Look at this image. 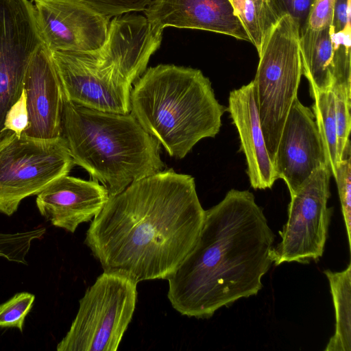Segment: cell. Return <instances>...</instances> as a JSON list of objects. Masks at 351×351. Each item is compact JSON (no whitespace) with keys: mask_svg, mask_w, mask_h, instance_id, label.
<instances>
[{"mask_svg":"<svg viewBox=\"0 0 351 351\" xmlns=\"http://www.w3.org/2000/svg\"><path fill=\"white\" fill-rule=\"evenodd\" d=\"M204 213L194 178L162 170L110 197L84 243L104 271L167 280L194 247Z\"/></svg>","mask_w":351,"mask_h":351,"instance_id":"6da1fadb","label":"cell"},{"mask_svg":"<svg viewBox=\"0 0 351 351\" xmlns=\"http://www.w3.org/2000/svg\"><path fill=\"white\" fill-rule=\"evenodd\" d=\"M274 237L254 194L230 190L205 210L194 247L167 279L173 308L182 315L209 318L223 306L256 295L273 263Z\"/></svg>","mask_w":351,"mask_h":351,"instance_id":"7a4b0ae2","label":"cell"},{"mask_svg":"<svg viewBox=\"0 0 351 351\" xmlns=\"http://www.w3.org/2000/svg\"><path fill=\"white\" fill-rule=\"evenodd\" d=\"M130 100L141 126L177 158L200 140L215 137L227 110L200 70L175 64L146 69L135 81Z\"/></svg>","mask_w":351,"mask_h":351,"instance_id":"3957f363","label":"cell"},{"mask_svg":"<svg viewBox=\"0 0 351 351\" xmlns=\"http://www.w3.org/2000/svg\"><path fill=\"white\" fill-rule=\"evenodd\" d=\"M62 136L74 164L101 182L110 197L165 167L160 143L131 112L99 111L64 99Z\"/></svg>","mask_w":351,"mask_h":351,"instance_id":"277c9868","label":"cell"},{"mask_svg":"<svg viewBox=\"0 0 351 351\" xmlns=\"http://www.w3.org/2000/svg\"><path fill=\"white\" fill-rule=\"evenodd\" d=\"M299 38L295 21L289 16L280 18L262 45L252 81L261 125L272 163L291 106L298 97L302 75Z\"/></svg>","mask_w":351,"mask_h":351,"instance_id":"5b68a950","label":"cell"},{"mask_svg":"<svg viewBox=\"0 0 351 351\" xmlns=\"http://www.w3.org/2000/svg\"><path fill=\"white\" fill-rule=\"evenodd\" d=\"M137 282L104 271L80 300L77 315L58 351H117L134 313Z\"/></svg>","mask_w":351,"mask_h":351,"instance_id":"8992f818","label":"cell"},{"mask_svg":"<svg viewBox=\"0 0 351 351\" xmlns=\"http://www.w3.org/2000/svg\"><path fill=\"white\" fill-rule=\"evenodd\" d=\"M74 165L62 136L46 140L4 131L0 136V213L12 215L23 199L37 195Z\"/></svg>","mask_w":351,"mask_h":351,"instance_id":"52a82bcc","label":"cell"},{"mask_svg":"<svg viewBox=\"0 0 351 351\" xmlns=\"http://www.w3.org/2000/svg\"><path fill=\"white\" fill-rule=\"evenodd\" d=\"M331 176L326 165L321 166L290 195L288 220L279 231L281 241L269 253L276 266L316 262L322 256L331 216L327 207Z\"/></svg>","mask_w":351,"mask_h":351,"instance_id":"ba28073f","label":"cell"},{"mask_svg":"<svg viewBox=\"0 0 351 351\" xmlns=\"http://www.w3.org/2000/svg\"><path fill=\"white\" fill-rule=\"evenodd\" d=\"M43 44L51 51L85 52L106 41L112 18L75 0H30Z\"/></svg>","mask_w":351,"mask_h":351,"instance_id":"9c48e42d","label":"cell"},{"mask_svg":"<svg viewBox=\"0 0 351 351\" xmlns=\"http://www.w3.org/2000/svg\"><path fill=\"white\" fill-rule=\"evenodd\" d=\"M273 165L277 179L285 181L290 195L316 169L326 165L314 114L298 97L285 121Z\"/></svg>","mask_w":351,"mask_h":351,"instance_id":"30bf717a","label":"cell"},{"mask_svg":"<svg viewBox=\"0 0 351 351\" xmlns=\"http://www.w3.org/2000/svg\"><path fill=\"white\" fill-rule=\"evenodd\" d=\"M23 89L29 125L22 134L46 140L62 136L65 97L51 51L44 44L38 47L29 64Z\"/></svg>","mask_w":351,"mask_h":351,"instance_id":"8fae6325","label":"cell"},{"mask_svg":"<svg viewBox=\"0 0 351 351\" xmlns=\"http://www.w3.org/2000/svg\"><path fill=\"white\" fill-rule=\"evenodd\" d=\"M110 198L97 180L63 175L51 181L36 199L40 215L56 227L73 233L79 225L92 221Z\"/></svg>","mask_w":351,"mask_h":351,"instance_id":"7c38bea8","label":"cell"},{"mask_svg":"<svg viewBox=\"0 0 351 351\" xmlns=\"http://www.w3.org/2000/svg\"><path fill=\"white\" fill-rule=\"evenodd\" d=\"M143 12L154 28L202 29L250 42L229 0H152Z\"/></svg>","mask_w":351,"mask_h":351,"instance_id":"4fadbf2b","label":"cell"},{"mask_svg":"<svg viewBox=\"0 0 351 351\" xmlns=\"http://www.w3.org/2000/svg\"><path fill=\"white\" fill-rule=\"evenodd\" d=\"M227 110L239 132L252 187L271 189L277 178L261 125L252 81L230 93Z\"/></svg>","mask_w":351,"mask_h":351,"instance_id":"5bb4252c","label":"cell"},{"mask_svg":"<svg viewBox=\"0 0 351 351\" xmlns=\"http://www.w3.org/2000/svg\"><path fill=\"white\" fill-rule=\"evenodd\" d=\"M302 75L309 82V92L332 88V43L331 27L319 32L304 30L299 38Z\"/></svg>","mask_w":351,"mask_h":351,"instance_id":"9a60e30c","label":"cell"},{"mask_svg":"<svg viewBox=\"0 0 351 351\" xmlns=\"http://www.w3.org/2000/svg\"><path fill=\"white\" fill-rule=\"evenodd\" d=\"M335 311V332L325 351L351 350V263L341 271L326 269Z\"/></svg>","mask_w":351,"mask_h":351,"instance_id":"2e32d148","label":"cell"},{"mask_svg":"<svg viewBox=\"0 0 351 351\" xmlns=\"http://www.w3.org/2000/svg\"><path fill=\"white\" fill-rule=\"evenodd\" d=\"M311 97L314 99L313 112L322 143L326 165L335 177L340 159L333 92L330 88L315 92Z\"/></svg>","mask_w":351,"mask_h":351,"instance_id":"e0dca14e","label":"cell"},{"mask_svg":"<svg viewBox=\"0 0 351 351\" xmlns=\"http://www.w3.org/2000/svg\"><path fill=\"white\" fill-rule=\"evenodd\" d=\"M258 54L270 31L278 22L268 0H229Z\"/></svg>","mask_w":351,"mask_h":351,"instance_id":"ac0fdd59","label":"cell"},{"mask_svg":"<svg viewBox=\"0 0 351 351\" xmlns=\"http://www.w3.org/2000/svg\"><path fill=\"white\" fill-rule=\"evenodd\" d=\"M331 89L334 95L337 149L341 161L350 156L349 136L351 129V85H336Z\"/></svg>","mask_w":351,"mask_h":351,"instance_id":"d6986e66","label":"cell"},{"mask_svg":"<svg viewBox=\"0 0 351 351\" xmlns=\"http://www.w3.org/2000/svg\"><path fill=\"white\" fill-rule=\"evenodd\" d=\"M350 35V23L344 29L337 32H334L331 29L332 86L340 84L351 85Z\"/></svg>","mask_w":351,"mask_h":351,"instance_id":"ffe728a7","label":"cell"},{"mask_svg":"<svg viewBox=\"0 0 351 351\" xmlns=\"http://www.w3.org/2000/svg\"><path fill=\"white\" fill-rule=\"evenodd\" d=\"M35 295L21 292L0 304V327L16 328L23 332L26 316L32 308Z\"/></svg>","mask_w":351,"mask_h":351,"instance_id":"44dd1931","label":"cell"},{"mask_svg":"<svg viewBox=\"0 0 351 351\" xmlns=\"http://www.w3.org/2000/svg\"><path fill=\"white\" fill-rule=\"evenodd\" d=\"M341 160L336 170L335 179L341 205L348 245L351 247V157Z\"/></svg>","mask_w":351,"mask_h":351,"instance_id":"7402d4cb","label":"cell"},{"mask_svg":"<svg viewBox=\"0 0 351 351\" xmlns=\"http://www.w3.org/2000/svg\"><path fill=\"white\" fill-rule=\"evenodd\" d=\"M93 10L112 18L116 16L143 12L152 0H75Z\"/></svg>","mask_w":351,"mask_h":351,"instance_id":"603a6c76","label":"cell"},{"mask_svg":"<svg viewBox=\"0 0 351 351\" xmlns=\"http://www.w3.org/2000/svg\"><path fill=\"white\" fill-rule=\"evenodd\" d=\"M315 0H268L275 17H291L298 26L299 35L306 27L310 9Z\"/></svg>","mask_w":351,"mask_h":351,"instance_id":"cb8c5ba5","label":"cell"},{"mask_svg":"<svg viewBox=\"0 0 351 351\" xmlns=\"http://www.w3.org/2000/svg\"><path fill=\"white\" fill-rule=\"evenodd\" d=\"M334 4L335 0H315L310 9L304 30L319 32L330 27L333 19Z\"/></svg>","mask_w":351,"mask_h":351,"instance_id":"d4e9b609","label":"cell"},{"mask_svg":"<svg viewBox=\"0 0 351 351\" xmlns=\"http://www.w3.org/2000/svg\"><path fill=\"white\" fill-rule=\"evenodd\" d=\"M29 125V114L27 99L23 89L19 99L8 110L5 121L3 132L11 130L21 136Z\"/></svg>","mask_w":351,"mask_h":351,"instance_id":"484cf974","label":"cell"},{"mask_svg":"<svg viewBox=\"0 0 351 351\" xmlns=\"http://www.w3.org/2000/svg\"><path fill=\"white\" fill-rule=\"evenodd\" d=\"M350 23V0H335L331 29L334 32L344 29Z\"/></svg>","mask_w":351,"mask_h":351,"instance_id":"4316f807","label":"cell"}]
</instances>
